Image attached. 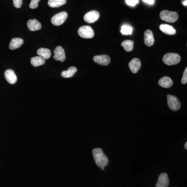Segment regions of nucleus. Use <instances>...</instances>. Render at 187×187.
<instances>
[{"label": "nucleus", "instance_id": "nucleus-23", "mask_svg": "<svg viewBox=\"0 0 187 187\" xmlns=\"http://www.w3.org/2000/svg\"><path fill=\"white\" fill-rule=\"evenodd\" d=\"M133 28L128 25H124L122 27L121 32L123 35H131L132 33Z\"/></svg>", "mask_w": 187, "mask_h": 187}, {"label": "nucleus", "instance_id": "nucleus-8", "mask_svg": "<svg viewBox=\"0 0 187 187\" xmlns=\"http://www.w3.org/2000/svg\"><path fill=\"white\" fill-rule=\"evenodd\" d=\"M54 58L57 61H60L61 62H64L66 60V54L64 48L60 46L56 47L54 51Z\"/></svg>", "mask_w": 187, "mask_h": 187}, {"label": "nucleus", "instance_id": "nucleus-16", "mask_svg": "<svg viewBox=\"0 0 187 187\" xmlns=\"http://www.w3.org/2000/svg\"><path fill=\"white\" fill-rule=\"evenodd\" d=\"M159 84L163 88H170L173 84L172 80L168 77H164L160 79Z\"/></svg>", "mask_w": 187, "mask_h": 187}, {"label": "nucleus", "instance_id": "nucleus-7", "mask_svg": "<svg viewBox=\"0 0 187 187\" xmlns=\"http://www.w3.org/2000/svg\"><path fill=\"white\" fill-rule=\"evenodd\" d=\"M100 15L96 10H92L84 15V20L85 22L89 23H93L98 20Z\"/></svg>", "mask_w": 187, "mask_h": 187}, {"label": "nucleus", "instance_id": "nucleus-9", "mask_svg": "<svg viewBox=\"0 0 187 187\" xmlns=\"http://www.w3.org/2000/svg\"><path fill=\"white\" fill-rule=\"evenodd\" d=\"M93 60L98 64L102 66H107L110 64L111 59L110 57L107 55H102L94 57Z\"/></svg>", "mask_w": 187, "mask_h": 187}, {"label": "nucleus", "instance_id": "nucleus-13", "mask_svg": "<svg viewBox=\"0 0 187 187\" xmlns=\"http://www.w3.org/2000/svg\"><path fill=\"white\" fill-rule=\"evenodd\" d=\"M141 66V61L139 59L136 58H133L129 63V67L131 72L134 73H136L138 72Z\"/></svg>", "mask_w": 187, "mask_h": 187}, {"label": "nucleus", "instance_id": "nucleus-3", "mask_svg": "<svg viewBox=\"0 0 187 187\" xmlns=\"http://www.w3.org/2000/svg\"><path fill=\"white\" fill-rule=\"evenodd\" d=\"M160 16L161 19L166 22L173 23L178 19V14L175 12H171L167 10H162L160 13Z\"/></svg>", "mask_w": 187, "mask_h": 187}, {"label": "nucleus", "instance_id": "nucleus-26", "mask_svg": "<svg viewBox=\"0 0 187 187\" xmlns=\"http://www.w3.org/2000/svg\"><path fill=\"white\" fill-rule=\"evenodd\" d=\"M187 83V68H185V70L184 71V74L182 76V80H181V83L182 84H185Z\"/></svg>", "mask_w": 187, "mask_h": 187}, {"label": "nucleus", "instance_id": "nucleus-22", "mask_svg": "<svg viewBox=\"0 0 187 187\" xmlns=\"http://www.w3.org/2000/svg\"><path fill=\"white\" fill-rule=\"evenodd\" d=\"M134 45V42L131 40H125L121 43V46L124 48L125 51L128 52L133 51Z\"/></svg>", "mask_w": 187, "mask_h": 187}, {"label": "nucleus", "instance_id": "nucleus-4", "mask_svg": "<svg viewBox=\"0 0 187 187\" xmlns=\"http://www.w3.org/2000/svg\"><path fill=\"white\" fill-rule=\"evenodd\" d=\"M78 34L82 38L91 39L94 36V31L92 27L89 26H84L79 28Z\"/></svg>", "mask_w": 187, "mask_h": 187}, {"label": "nucleus", "instance_id": "nucleus-1", "mask_svg": "<svg viewBox=\"0 0 187 187\" xmlns=\"http://www.w3.org/2000/svg\"><path fill=\"white\" fill-rule=\"evenodd\" d=\"M93 155L96 165L104 171L106 166L108 164L109 159L102 150L101 148L94 149L93 150Z\"/></svg>", "mask_w": 187, "mask_h": 187}, {"label": "nucleus", "instance_id": "nucleus-5", "mask_svg": "<svg viewBox=\"0 0 187 187\" xmlns=\"http://www.w3.org/2000/svg\"><path fill=\"white\" fill-rule=\"evenodd\" d=\"M168 104L169 108L174 111L179 110L181 108V103L177 97L174 95H168Z\"/></svg>", "mask_w": 187, "mask_h": 187}, {"label": "nucleus", "instance_id": "nucleus-28", "mask_svg": "<svg viewBox=\"0 0 187 187\" xmlns=\"http://www.w3.org/2000/svg\"><path fill=\"white\" fill-rule=\"evenodd\" d=\"M143 1L146 3L149 4L150 5H153L155 2V0H143Z\"/></svg>", "mask_w": 187, "mask_h": 187}, {"label": "nucleus", "instance_id": "nucleus-15", "mask_svg": "<svg viewBox=\"0 0 187 187\" xmlns=\"http://www.w3.org/2000/svg\"><path fill=\"white\" fill-rule=\"evenodd\" d=\"M23 44V40L22 38H14L11 40L9 48L11 50H15L20 48Z\"/></svg>", "mask_w": 187, "mask_h": 187}, {"label": "nucleus", "instance_id": "nucleus-31", "mask_svg": "<svg viewBox=\"0 0 187 187\" xmlns=\"http://www.w3.org/2000/svg\"><path fill=\"white\" fill-rule=\"evenodd\" d=\"M185 149H187V142L185 143Z\"/></svg>", "mask_w": 187, "mask_h": 187}, {"label": "nucleus", "instance_id": "nucleus-14", "mask_svg": "<svg viewBox=\"0 0 187 187\" xmlns=\"http://www.w3.org/2000/svg\"><path fill=\"white\" fill-rule=\"evenodd\" d=\"M27 26L30 31H35L39 30L42 28V25L38 20L34 19L28 20L27 22Z\"/></svg>", "mask_w": 187, "mask_h": 187}, {"label": "nucleus", "instance_id": "nucleus-11", "mask_svg": "<svg viewBox=\"0 0 187 187\" xmlns=\"http://www.w3.org/2000/svg\"><path fill=\"white\" fill-rule=\"evenodd\" d=\"M4 76L7 81L10 84H14L17 82V77L15 74V72L13 70L8 69L4 73Z\"/></svg>", "mask_w": 187, "mask_h": 187}, {"label": "nucleus", "instance_id": "nucleus-20", "mask_svg": "<svg viewBox=\"0 0 187 187\" xmlns=\"http://www.w3.org/2000/svg\"><path fill=\"white\" fill-rule=\"evenodd\" d=\"M77 71V68L75 67H71L68 70L64 71L61 72V76L64 78H69L74 76Z\"/></svg>", "mask_w": 187, "mask_h": 187}, {"label": "nucleus", "instance_id": "nucleus-21", "mask_svg": "<svg viewBox=\"0 0 187 187\" xmlns=\"http://www.w3.org/2000/svg\"><path fill=\"white\" fill-rule=\"evenodd\" d=\"M67 0H49L48 5L52 8L59 7L66 3Z\"/></svg>", "mask_w": 187, "mask_h": 187}, {"label": "nucleus", "instance_id": "nucleus-6", "mask_svg": "<svg viewBox=\"0 0 187 187\" xmlns=\"http://www.w3.org/2000/svg\"><path fill=\"white\" fill-rule=\"evenodd\" d=\"M67 17L68 14L66 12H61L54 16L51 19V22L53 25L59 26L64 23Z\"/></svg>", "mask_w": 187, "mask_h": 187}, {"label": "nucleus", "instance_id": "nucleus-17", "mask_svg": "<svg viewBox=\"0 0 187 187\" xmlns=\"http://www.w3.org/2000/svg\"><path fill=\"white\" fill-rule=\"evenodd\" d=\"M160 29L166 35H174L176 33V30L172 26L166 24H163L160 25Z\"/></svg>", "mask_w": 187, "mask_h": 187}, {"label": "nucleus", "instance_id": "nucleus-18", "mask_svg": "<svg viewBox=\"0 0 187 187\" xmlns=\"http://www.w3.org/2000/svg\"><path fill=\"white\" fill-rule=\"evenodd\" d=\"M38 56H41L45 60L51 58L52 53L50 49L45 48H40L37 51Z\"/></svg>", "mask_w": 187, "mask_h": 187}, {"label": "nucleus", "instance_id": "nucleus-12", "mask_svg": "<svg viewBox=\"0 0 187 187\" xmlns=\"http://www.w3.org/2000/svg\"><path fill=\"white\" fill-rule=\"evenodd\" d=\"M144 41L145 44L147 46H152L154 43V39L152 32L150 30H147L144 32Z\"/></svg>", "mask_w": 187, "mask_h": 187}, {"label": "nucleus", "instance_id": "nucleus-10", "mask_svg": "<svg viewBox=\"0 0 187 187\" xmlns=\"http://www.w3.org/2000/svg\"><path fill=\"white\" fill-rule=\"evenodd\" d=\"M169 185V178L168 174L162 173L159 176L156 187H168Z\"/></svg>", "mask_w": 187, "mask_h": 187}, {"label": "nucleus", "instance_id": "nucleus-29", "mask_svg": "<svg viewBox=\"0 0 187 187\" xmlns=\"http://www.w3.org/2000/svg\"><path fill=\"white\" fill-rule=\"evenodd\" d=\"M133 1L136 4L138 3V2H139V0H133Z\"/></svg>", "mask_w": 187, "mask_h": 187}, {"label": "nucleus", "instance_id": "nucleus-30", "mask_svg": "<svg viewBox=\"0 0 187 187\" xmlns=\"http://www.w3.org/2000/svg\"><path fill=\"white\" fill-rule=\"evenodd\" d=\"M183 4H184V5H185V6H187V0H185V1H184V2H183Z\"/></svg>", "mask_w": 187, "mask_h": 187}, {"label": "nucleus", "instance_id": "nucleus-2", "mask_svg": "<svg viewBox=\"0 0 187 187\" xmlns=\"http://www.w3.org/2000/svg\"><path fill=\"white\" fill-rule=\"evenodd\" d=\"M181 60V56L176 53H167L163 57V62L168 66L178 64Z\"/></svg>", "mask_w": 187, "mask_h": 187}, {"label": "nucleus", "instance_id": "nucleus-24", "mask_svg": "<svg viewBox=\"0 0 187 187\" xmlns=\"http://www.w3.org/2000/svg\"><path fill=\"white\" fill-rule=\"evenodd\" d=\"M40 1V0H31V2L30 3V8L32 9H35L38 7L39 6V2Z\"/></svg>", "mask_w": 187, "mask_h": 187}, {"label": "nucleus", "instance_id": "nucleus-25", "mask_svg": "<svg viewBox=\"0 0 187 187\" xmlns=\"http://www.w3.org/2000/svg\"><path fill=\"white\" fill-rule=\"evenodd\" d=\"M13 4L16 8H20L23 5V0H13Z\"/></svg>", "mask_w": 187, "mask_h": 187}, {"label": "nucleus", "instance_id": "nucleus-27", "mask_svg": "<svg viewBox=\"0 0 187 187\" xmlns=\"http://www.w3.org/2000/svg\"><path fill=\"white\" fill-rule=\"evenodd\" d=\"M126 3L127 5L131 6H134L136 5L133 0H126Z\"/></svg>", "mask_w": 187, "mask_h": 187}, {"label": "nucleus", "instance_id": "nucleus-19", "mask_svg": "<svg viewBox=\"0 0 187 187\" xmlns=\"http://www.w3.org/2000/svg\"><path fill=\"white\" fill-rule=\"evenodd\" d=\"M45 63V59L41 56H36L35 57H32L31 59V64L32 66L35 67H37L39 66H42Z\"/></svg>", "mask_w": 187, "mask_h": 187}]
</instances>
